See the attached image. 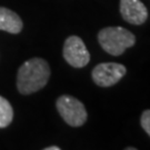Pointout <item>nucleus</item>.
Masks as SVG:
<instances>
[{
	"label": "nucleus",
	"mask_w": 150,
	"mask_h": 150,
	"mask_svg": "<svg viewBox=\"0 0 150 150\" xmlns=\"http://www.w3.org/2000/svg\"><path fill=\"white\" fill-rule=\"evenodd\" d=\"M50 78V67L42 58H31L20 66L17 75V88L22 95L42 89Z\"/></svg>",
	"instance_id": "obj_1"
},
{
	"label": "nucleus",
	"mask_w": 150,
	"mask_h": 150,
	"mask_svg": "<svg viewBox=\"0 0 150 150\" xmlns=\"http://www.w3.org/2000/svg\"><path fill=\"white\" fill-rule=\"evenodd\" d=\"M98 41L101 48L111 56H120L136 42L131 31L122 27H107L98 33Z\"/></svg>",
	"instance_id": "obj_2"
},
{
	"label": "nucleus",
	"mask_w": 150,
	"mask_h": 150,
	"mask_svg": "<svg viewBox=\"0 0 150 150\" xmlns=\"http://www.w3.org/2000/svg\"><path fill=\"white\" fill-rule=\"evenodd\" d=\"M56 107L61 118L71 127H80L87 121L88 115L86 108L75 97L68 95L60 96L57 99Z\"/></svg>",
	"instance_id": "obj_3"
},
{
	"label": "nucleus",
	"mask_w": 150,
	"mask_h": 150,
	"mask_svg": "<svg viewBox=\"0 0 150 150\" xmlns=\"http://www.w3.org/2000/svg\"><path fill=\"white\" fill-rule=\"evenodd\" d=\"M64 60L75 68H83L90 61V54L82 39L70 36L66 39L62 49Z\"/></svg>",
	"instance_id": "obj_4"
},
{
	"label": "nucleus",
	"mask_w": 150,
	"mask_h": 150,
	"mask_svg": "<svg viewBox=\"0 0 150 150\" xmlns=\"http://www.w3.org/2000/svg\"><path fill=\"white\" fill-rule=\"evenodd\" d=\"M126 67L117 62H102L92 69V80L99 87H111L126 75Z\"/></svg>",
	"instance_id": "obj_5"
},
{
	"label": "nucleus",
	"mask_w": 150,
	"mask_h": 150,
	"mask_svg": "<svg viewBox=\"0 0 150 150\" xmlns=\"http://www.w3.org/2000/svg\"><path fill=\"white\" fill-rule=\"evenodd\" d=\"M120 13L125 21L137 26L148 18V10L140 0H120Z\"/></svg>",
	"instance_id": "obj_6"
},
{
	"label": "nucleus",
	"mask_w": 150,
	"mask_h": 150,
	"mask_svg": "<svg viewBox=\"0 0 150 150\" xmlns=\"http://www.w3.org/2000/svg\"><path fill=\"white\" fill-rule=\"evenodd\" d=\"M22 27L21 18L16 12L6 7H0V30L16 35L21 31Z\"/></svg>",
	"instance_id": "obj_7"
},
{
	"label": "nucleus",
	"mask_w": 150,
	"mask_h": 150,
	"mask_svg": "<svg viewBox=\"0 0 150 150\" xmlns=\"http://www.w3.org/2000/svg\"><path fill=\"white\" fill-rule=\"evenodd\" d=\"M13 119V109L10 102L6 98L0 96V128H6Z\"/></svg>",
	"instance_id": "obj_8"
},
{
	"label": "nucleus",
	"mask_w": 150,
	"mask_h": 150,
	"mask_svg": "<svg viewBox=\"0 0 150 150\" xmlns=\"http://www.w3.org/2000/svg\"><path fill=\"white\" fill-rule=\"evenodd\" d=\"M140 125L150 137V110H145L142 112L141 118H140Z\"/></svg>",
	"instance_id": "obj_9"
},
{
	"label": "nucleus",
	"mask_w": 150,
	"mask_h": 150,
	"mask_svg": "<svg viewBox=\"0 0 150 150\" xmlns=\"http://www.w3.org/2000/svg\"><path fill=\"white\" fill-rule=\"evenodd\" d=\"M45 150H60V148L59 147H56V146H51V147L45 148Z\"/></svg>",
	"instance_id": "obj_10"
},
{
	"label": "nucleus",
	"mask_w": 150,
	"mask_h": 150,
	"mask_svg": "<svg viewBox=\"0 0 150 150\" xmlns=\"http://www.w3.org/2000/svg\"><path fill=\"white\" fill-rule=\"evenodd\" d=\"M127 150H136V148H134V147H129V148H127Z\"/></svg>",
	"instance_id": "obj_11"
}]
</instances>
